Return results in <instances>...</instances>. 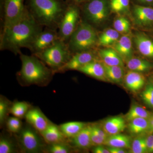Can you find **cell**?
I'll return each mask as SVG.
<instances>
[{"label": "cell", "instance_id": "30bf717a", "mask_svg": "<svg viewBox=\"0 0 153 153\" xmlns=\"http://www.w3.org/2000/svg\"><path fill=\"white\" fill-rule=\"evenodd\" d=\"M59 39L57 30L46 27L39 33L29 49L36 55L52 46Z\"/></svg>", "mask_w": 153, "mask_h": 153}, {"label": "cell", "instance_id": "44dd1931", "mask_svg": "<svg viewBox=\"0 0 153 153\" xmlns=\"http://www.w3.org/2000/svg\"><path fill=\"white\" fill-rule=\"evenodd\" d=\"M128 129L130 133L136 137L148 134L149 129V119L137 118L128 122Z\"/></svg>", "mask_w": 153, "mask_h": 153}, {"label": "cell", "instance_id": "6da1fadb", "mask_svg": "<svg viewBox=\"0 0 153 153\" xmlns=\"http://www.w3.org/2000/svg\"><path fill=\"white\" fill-rule=\"evenodd\" d=\"M42 27L28 10L21 19L2 28L0 49L9 50L15 55H20L22 48L29 49L36 37L43 30Z\"/></svg>", "mask_w": 153, "mask_h": 153}, {"label": "cell", "instance_id": "f35d334b", "mask_svg": "<svg viewBox=\"0 0 153 153\" xmlns=\"http://www.w3.org/2000/svg\"><path fill=\"white\" fill-rule=\"evenodd\" d=\"M103 145L94 146L92 149V152L94 153H110L107 148L105 147Z\"/></svg>", "mask_w": 153, "mask_h": 153}, {"label": "cell", "instance_id": "4316f807", "mask_svg": "<svg viewBox=\"0 0 153 153\" xmlns=\"http://www.w3.org/2000/svg\"><path fill=\"white\" fill-rule=\"evenodd\" d=\"M126 66L131 71L142 73L149 71L152 68L153 65L147 60L131 57L126 60Z\"/></svg>", "mask_w": 153, "mask_h": 153}, {"label": "cell", "instance_id": "9a60e30c", "mask_svg": "<svg viewBox=\"0 0 153 153\" xmlns=\"http://www.w3.org/2000/svg\"><path fill=\"white\" fill-rule=\"evenodd\" d=\"M123 81L128 89L137 93L144 86L146 78L141 72L130 70L125 75Z\"/></svg>", "mask_w": 153, "mask_h": 153}, {"label": "cell", "instance_id": "ffe728a7", "mask_svg": "<svg viewBox=\"0 0 153 153\" xmlns=\"http://www.w3.org/2000/svg\"><path fill=\"white\" fill-rule=\"evenodd\" d=\"M134 42L139 52L146 57H153V41L143 34H137Z\"/></svg>", "mask_w": 153, "mask_h": 153}, {"label": "cell", "instance_id": "5b68a950", "mask_svg": "<svg viewBox=\"0 0 153 153\" xmlns=\"http://www.w3.org/2000/svg\"><path fill=\"white\" fill-rule=\"evenodd\" d=\"M72 55L67 44L59 38L52 46L34 55L56 73L68 62Z\"/></svg>", "mask_w": 153, "mask_h": 153}, {"label": "cell", "instance_id": "ac0fdd59", "mask_svg": "<svg viewBox=\"0 0 153 153\" xmlns=\"http://www.w3.org/2000/svg\"><path fill=\"white\" fill-rule=\"evenodd\" d=\"M108 136L121 133L126 127V121L121 116L113 117L105 121L102 126Z\"/></svg>", "mask_w": 153, "mask_h": 153}, {"label": "cell", "instance_id": "d590c367", "mask_svg": "<svg viewBox=\"0 0 153 153\" xmlns=\"http://www.w3.org/2000/svg\"><path fill=\"white\" fill-rule=\"evenodd\" d=\"M110 8L114 12L126 13L129 10V0H111Z\"/></svg>", "mask_w": 153, "mask_h": 153}, {"label": "cell", "instance_id": "b9f144b4", "mask_svg": "<svg viewBox=\"0 0 153 153\" xmlns=\"http://www.w3.org/2000/svg\"><path fill=\"white\" fill-rule=\"evenodd\" d=\"M86 0H66V2L68 3H73V4H78L84 2Z\"/></svg>", "mask_w": 153, "mask_h": 153}, {"label": "cell", "instance_id": "d4e9b609", "mask_svg": "<svg viewBox=\"0 0 153 153\" xmlns=\"http://www.w3.org/2000/svg\"><path fill=\"white\" fill-rule=\"evenodd\" d=\"M102 63L107 80L117 84L121 83L123 81L125 75L123 66H108Z\"/></svg>", "mask_w": 153, "mask_h": 153}, {"label": "cell", "instance_id": "3957f363", "mask_svg": "<svg viewBox=\"0 0 153 153\" xmlns=\"http://www.w3.org/2000/svg\"><path fill=\"white\" fill-rule=\"evenodd\" d=\"M28 2L27 7L39 25L58 29L68 3L63 0H28Z\"/></svg>", "mask_w": 153, "mask_h": 153}, {"label": "cell", "instance_id": "d6a6232c", "mask_svg": "<svg viewBox=\"0 0 153 153\" xmlns=\"http://www.w3.org/2000/svg\"><path fill=\"white\" fill-rule=\"evenodd\" d=\"M130 149L132 153H148L146 136L143 135L136 137L132 141Z\"/></svg>", "mask_w": 153, "mask_h": 153}, {"label": "cell", "instance_id": "7a4b0ae2", "mask_svg": "<svg viewBox=\"0 0 153 153\" xmlns=\"http://www.w3.org/2000/svg\"><path fill=\"white\" fill-rule=\"evenodd\" d=\"M19 55L22 68L16 74L19 84L23 86L48 85L55 74L53 70L35 55L29 56L22 53Z\"/></svg>", "mask_w": 153, "mask_h": 153}, {"label": "cell", "instance_id": "74e56055", "mask_svg": "<svg viewBox=\"0 0 153 153\" xmlns=\"http://www.w3.org/2000/svg\"><path fill=\"white\" fill-rule=\"evenodd\" d=\"M146 143L148 153L153 152V133L149 134L146 136Z\"/></svg>", "mask_w": 153, "mask_h": 153}, {"label": "cell", "instance_id": "f1b7e54d", "mask_svg": "<svg viewBox=\"0 0 153 153\" xmlns=\"http://www.w3.org/2000/svg\"><path fill=\"white\" fill-rule=\"evenodd\" d=\"M32 107L31 105L27 102L15 101L12 102L10 113L13 116L22 119L25 117L28 111Z\"/></svg>", "mask_w": 153, "mask_h": 153}, {"label": "cell", "instance_id": "cb8c5ba5", "mask_svg": "<svg viewBox=\"0 0 153 153\" xmlns=\"http://www.w3.org/2000/svg\"><path fill=\"white\" fill-rule=\"evenodd\" d=\"M131 141L128 136L121 133L109 136L104 145L124 149H130Z\"/></svg>", "mask_w": 153, "mask_h": 153}, {"label": "cell", "instance_id": "4dcf8cb0", "mask_svg": "<svg viewBox=\"0 0 153 153\" xmlns=\"http://www.w3.org/2000/svg\"><path fill=\"white\" fill-rule=\"evenodd\" d=\"M12 102L3 95L0 96V126L3 128L9 117Z\"/></svg>", "mask_w": 153, "mask_h": 153}, {"label": "cell", "instance_id": "ab89813d", "mask_svg": "<svg viewBox=\"0 0 153 153\" xmlns=\"http://www.w3.org/2000/svg\"><path fill=\"white\" fill-rule=\"evenodd\" d=\"M108 149L109 150L110 153H126L127 151L126 149L122 148L115 147L107 146Z\"/></svg>", "mask_w": 153, "mask_h": 153}, {"label": "cell", "instance_id": "7c38bea8", "mask_svg": "<svg viewBox=\"0 0 153 153\" xmlns=\"http://www.w3.org/2000/svg\"><path fill=\"white\" fill-rule=\"evenodd\" d=\"M27 123L39 132L43 131L52 123L38 107L32 106L25 117Z\"/></svg>", "mask_w": 153, "mask_h": 153}, {"label": "cell", "instance_id": "836d02e7", "mask_svg": "<svg viewBox=\"0 0 153 153\" xmlns=\"http://www.w3.org/2000/svg\"><path fill=\"white\" fill-rule=\"evenodd\" d=\"M7 131L13 134L19 133L24 125L21 119L16 117H9L5 124Z\"/></svg>", "mask_w": 153, "mask_h": 153}, {"label": "cell", "instance_id": "277c9868", "mask_svg": "<svg viewBox=\"0 0 153 153\" xmlns=\"http://www.w3.org/2000/svg\"><path fill=\"white\" fill-rule=\"evenodd\" d=\"M97 35L93 26L85 22L79 23L72 34L67 45L72 54L91 50L98 42Z\"/></svg>", "mask_w": 153, "mask_h": 153}, {"label": "cell", "instance_id": "52a82bcc", "mask_svg": "<svg viewBox=\"0 0 153 153\" xmlns=\"http://www.w3.org/2000/svg\"><path fill=\"white\" fill-rule=\"evenodd\" d=\"M110 7L108 0H86L82 6L86 22L91 25L103 23L108 16Z\"/></svg>", "mask_w": 153, "mask_h": 153}, {"label": "cell", "instance_id": "4fadbf2b", "mask_svg": "<svg viewBox=\"0 0 153 153\" xmlns=\"http://www.w3.org/2000/svg\"><path fill=\"white\" fill-rule=\"evenodd\" d=\"M73 148L87 150L93 147L91 140V125H88L76 136L68 140Z\"/></svg>", "mask_w": 153, "mask_h": 153}, {"label": "cell", "instance_id": "d6986e66", "mask_svg": "<svg viewBox=\"0 0 153 153\" xmlns=\"http://www.w3.org/2000/svg\"><path fill=\"white\" fill-rule=\"evenodd\" d=\"M20 152L16 137L7 131L1 134L0 153H15Z\"/></svg>", "mask_w": 153, "mask_h": 153}, {"label": "cell", "instance_id": "83f0119b", "mask_svg": "<svg viewBox=\"0 0 153 153\" xmlns=\"http://www.w3.org/2000/svg\"><path fill=\"white\" fill-rule=\"evenodd\" d=\"M153 116L152 113L147 110L143 107L133 105L126 115V119L128 122L137 118H144L150 119Z\"/></svg>", "mask_w": 153, "mask_h": 153}, {"label": "cell", "instance_id": "2e32d148", "mask_svg": "<svg viewBox=\"0 0 153 153\" xmlns=\"http://www.w3.org/2000/svg\"><path fill=\"white\" fill-rule=\"evenodd\" d=\"M133 15L136 23L141 26L153 24V8L139 5L134 6Z\"/></svg>", "mask_w": 153, "mask_h": 153}, {"label": "cell", "instance_id": "f546056e", "mask_svg": "<svg viewBox=\"0 0 153 153\" xmlns=\"http://www.w3.org/2000/svg\"><path fill=\"white\" fill-rule=\"evenodd\" d=\"M120 33L114 29H108L102 33L98 38V42L102 46H108L114 44L119 39Z\"/></svg>", "mask_w": 153, "mask_h": 153}, {"label": "cell", "instance_id": "60d3db41", "mask_svg": "<svg viewBox=\"0 0 153 153\" xmlns=\"http://www.w3.org/2000/svg\"><path fill=\"white\" fill-rule=\"evenodd\" d=\"M153 133V116L149 119V129L148 134Z\"/></svg>", "mask_w": 153, "mask_h": 153}, {"label": "cell", "instance_id": "8d00e7d4", "mask_svg": "<svg viewBox=\"0 0 153 153\" xmlns=\"http://www.w3.org/2000/svg\"><path fill=\"white\" fill-rule=\"evenodd\" d=\"M114 30L119 33H127L130 29V24L125 17L120 16L115 19L114 22Z\"/></svg>", "mask_w": 153, "mask_h": 153}, {"label": "cell", "instance_id": "5bb4252c", "mask_svg": "<svg viewBox=\"0 0 153 153\" xmlns=\"http://www.w3.org/2000/svg\"><path fill=\"white\" fill-rule=\"evenodd\" d=\"M77 71L99 80L108 81L103 63L97 59L82 66Z\"/></svg>", "mask_w": 153, "mask_h": 153}, {"label": "cell", "instance_id": "9c48e42d", "mask_svg": "<svg viewBox=\"0 0 153 153\" xmlns=\"http://www.w3.org/2000/svg\"><path fill=\"white\" fill-rule=\"evenodd\" d=\"M3 27H7L21 19L28 11L25 0H4Z\"/></svg>", "mask_w": 153, "mask_h": 153}, {"label": "cell", "instance_id": "1f68e13d", "mask_svg": "<svg viewBox=\"0 0 153 153\" xmlns=\"http://www.w3.org/2000/svg\"><path fill=\"white\" fill-rule=\"evenodd\" d=\"M73 149L68 142H62L47 144L44 153H70L73 152Z\"/></svg>", "mask_w": 153, "mask_h": 153}, {"label": "cell", "instance_id": "7402d4cb", "mask_svg": "<svg viewBox=\"0 0 153 153\" xmlns=\"http://www.w3.org/2000/svg\"><path fill=\"white\" fill-rule=\"evenodd\" d=\"M99 55L102 62L108 66H124L123 58L114 49H100Z\"/></svg>", "mask_w": 153, "mask_h": 153}, {"label": "cell", "instance_id": "484cf974", "mask_svg": "<svg viewBox=\"0 0 153 153\" xmlns=\"http://www.w3.org/2000/svg\"><path fill=\"white\" fill-rule=\"evenodd\" d=\"M87 125L81 122H69L59 125L63 135L69 140L76 136Z\"/></svg>", "mask_w": 153, "mask_h": 153}, {"label": "cell", "instance_id": "e575fe53", "mask_svg": "<svg viewBox=\"0 0 153 153\" xmlns=\"http://www.w3.org/2000/svg\"><path fill=\"white\" fill-rule=\"evenodd\" d=\"M143 101L147 106L153 109V82L149 81L140 94Z\"/></svg>", "mask_w": 153, "mask_h": 153}, {"label": "cell", "instance_id": "8992f818", "mask_svg": "<svg viewBox=\"0 0 153 153\" xmlns=\"http://www.w3.org/2000/svg\"><path fill=\"white\" fill-rule=\"evenodd\" d=\"M20 152L44 153L47 143L41 133L29 123L24 124L21 131L14 135Z\"/></svg>", "mask_w": 153, "mask_h": 153}, {"label": "cell", "instance_id": "8fae6325", "mask_svg": "<svg viewBox=\"0 0 153 153\" xmlns=\"http://www.w3.org/2000/svg\"><path fill=\"white\" fill-rule=\"evenodd\" d=\"M96 59L95 53L92 50L76 52L72 55L68 62L58 71V73L68 70H78L82 66Z\"/></svg>", "mask_w": 153, "mask_h": 153}, {"label": "cell", "instance_id": "7bdbcfd3", "mask_svg": "<svg viewBox=\"0 0 153 153\" xmlns=\"http://www.w3.org/2000/svg\"><path fill=\"white\" fill-rule=\"evenodd\" d=\"M140 2L147 4L153 5V0H137Z\"/></svg>", "mask_w": 153, "mask_h": 153}, {"label": "cell", "instance_id": "603a6c76", "mask_svg": "<svg viewBox=\"0 0 153 153\" xmlns=\"http://www.w3.org/2000/svg\"><path fill=\"white\" fill-rule=\"evenodd\" d=\"M114 49L123 59L127 60L132 57V44L131 38L128 35L122 36L114 43Z\"/></svg>", "mask_w": 153, "mask_h": 153}, {"label": "cell", "instance_id": "e0dca14e", "mask_svg": "<svg viewBox=\"0 0 153 153\" xmlns=\"http://www.w3.org/2000/svg\"><path fill=\"white\" fill-rule=\"evenodd\" d=\"M40 133L47 144L68 142V139L61 131L59 126L52 122Z\"/></svg>", "mask_w": 153, "mask_h": 153}, {"label": "cell", "instance_id": "ba28073f", "mask_svg": "<svg viewBox=\"0 0 153 153\" xmlns=\"http://www.w3.org/2000/svg\"><path fill=\"white\" fill-rule=\"evenodd\" d=\"M79 14L78 4L68 3L58 28L59 38L66 44L79 25Z\"/></svg>", "mask_w": 153, "mask_h": 153}]
</instances>
